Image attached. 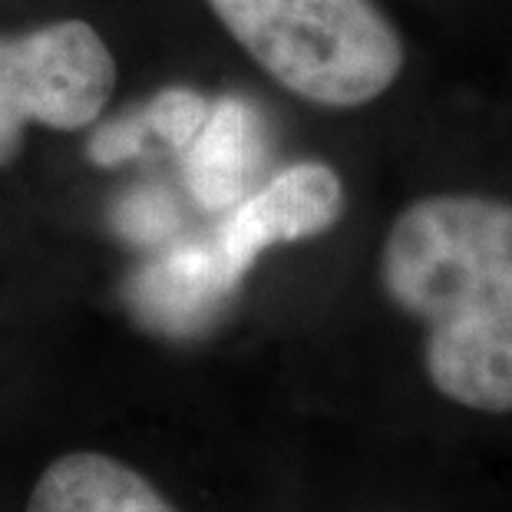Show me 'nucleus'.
Here are the masks:
<instances>
[{"label": "nucleus", "instance_id": "423d86ee", "mask_svg": "<svg viewBox=\"0 0 512 512\" xmlns=\"http://www.w3.org/2000/svg\"><path fill=\"white\" fill-rule=\"evenodd\" d=\"M261 139V119L245 100L222 96L209 106L202 133L185 149L189 189L202 209L225 212L245 199L252 172L261 162Z\"/></svg>", "mask_w": 512, "mask_h": 512}, {"label": "nucleus", "instance_id": "f03ea898", "mask_svg": "<svg viewBox=\"0 0 512 512\" xmlns=\"http://www.w3.org/2000/svg\"><path fill=\"white\" fill-rule=\"evenodd\" d=\"M271 80L314 106L354 110L397 83L403 43L374 0H205Z\"/></svg>", "mask_w": 512, "mask_h": 512}, {"label": "nucleus", "instance_id": "f257e3e1", "mask_svg": "<svg viewBox=\"0 0 512 512\" xmlns=\"http://www.w3.org/2000/svg\"><path fill=\"white\" fill-rule=\"evenodd\" d=\"M380 281L427 331L430 384L460 407L512 413V202L453 192L407 205Z\"/></svg>", "mask_w": 512, "mask_h": 512}, {"label": "nucleus", "instance_id": "20e7f679", "mask_svg": "<svg viewBox=\"0 0 512 512\" xmlns=\"http://www.w3.org/2000/svg\"><path fill=\"white\" fill-rule=\"evenodd\" d=\"M341 215V176L328 162H294L258 192H248L235 209H228L222 228L215 232V245L209 248L228 288H238L268 248L328 232Z\"/></svg>", "mask_w": 512, "mask_h": 512}, {"label": "nucleus", "instance_id": "0eeeda50", "mask_svg": "<svg viewBox=\"0 0 512 512\" xmlns=\"http://www.w3.org/2000/svg\"><path fill=\"white\" fill-rule=\"evenodd\" d=\"M209 100L202 93L189 90V86H172L149 100L143 113L116 119V123L103 126L93 136L90 156L96 166H119L123 159H133L143 149L146 136H159L166 143L182 152L195 143V136L202 133L205 119H209Z\"/></svg>", "mask_w": 512, "mask_h": 512}, {"label": "nucleus", "instance_id": "39448f33", "mask_svg": "<svg viewBox=\"0 0 512 512\" xmlns=\"http://www.w3.org/2000/svg\"><path fill=\"white\" fill-rule=\"evenodd\" d=\"M27 512H179L143 473L116 456H57L30 489Z\"/></svg>", "mask_w": 512, "mask_h": 512}, {"label": "nucleus", "instance_id": "7ed1b4c3", "mask_svg": "<svg viewBox=\"0 0 512 512\" xmlns=\"http://www.w3.org/2000/svg\"><path fill=\"white\" fill-rule=\"evenodd\" d=\"M113 90V50L86 20L0 37V169L20 156L30 123L73 133L100 119Z\"/></svg>", "mask_w": 512, "mask_h": 512}]
</instances>
